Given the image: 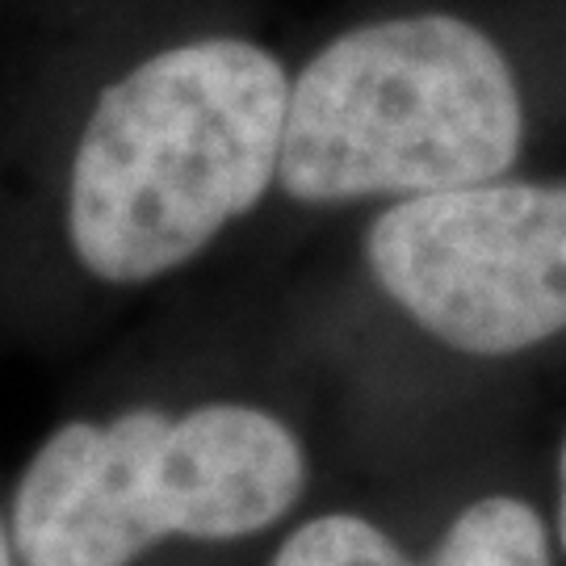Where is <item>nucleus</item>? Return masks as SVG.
<instances>
[{"label": "nucleus", "instance_id": "f257e3e1", "mask_svg": "<svg viewBox=\"0 0 566 566\" xmlns=\"http://www.w3.org/2000/svg\"><path fill=\"white\" fill-rule=\"evenodd\" d=\"M290 81L269 42L193 25L0 93V357H63L240 256L273 206Z\"/></svg>", "mask_w": 566, "mask_h": 566}, {"label": "nucleus", "instance_id": "f03ea898", "mask_svg": "<svg viewBox=\"0 0 566 566\" xmlns=\"http://www.w3.org/2000/svg\"><path fill=\"white\" fill-rule=\"evenodd\" d=\"M344 470L332 386L243 282L130 327L0 495L18 566H264Z\"/></svg>", "mask_w": 566, "mask_h": 566}, {"label": "nucleus", "instance_id": "7ed1b4c3", "mask_svg": "<svg viewBox=\"0 0 566 566\" xmlns=\"http://www.w3.org/2000/svg\"><path fill=\"white\" fill-rule=\"evenodd\" d=\"M273 282L340 407L348 465L458 446L453 382L566 340V177L369 206Z\"/></svg>", "mask_w": 566, "mask_h": 566}, {"label": "nucleus", "instance_id": "20e7f679", "mask_svg": "<svg viewBox=\"0 0 566 566\" xmlns=\"http://www.w3.org/2000/svg\"><path fill=\"white\" fill-rule=\"evenodd\" d=\"M264 566H558V549L546 500L470 474L441 446L348 465Z\"/></svg>", "mask_w": 566, "mask_h": 566}, {"label": "nucleus", "instance_id": "39448f33", "mask_svg": "<svg viewBox=\"0 0 566 566\" xmlns=\"http://www.w3.org/2000/svg\"><path fill=\"white\" fill-rule=\"evenodd\" d=\"M549 525H554V549L558 566H566V428L554 449V474H549Z\"/></svg>", "mask_w": 566, "mask_h": 566}, {"label": "nucleus", "instance_id": "423d86ee", "mask_svg": "<svg viewBox=\"0 0 566 566\" xmlns=\"http://www.w3.org/2000/svg\"><path fill=\"white\" fill-rule=\"evenodd\" d=\"M0 566H18L13 546H9V528H4V495H0Z\"/></svg>", "mask_w": 566, "mask_h": 566}]
</instances>
